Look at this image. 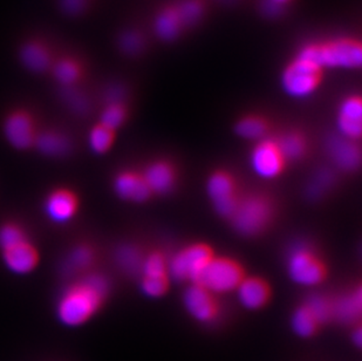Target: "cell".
Masks as SVG:
<instances>
[{
  "instance_id": "6da1fadb",
  "label": "cell",
  "mask_w": 362,
  "mask_h": 361,
  "mask_svg": "<svg viewBox=\"0 0 362 361\" xmlns=\"http://www.w3.org/2000/svg\"><path fill=\"white\" fill-rule=\"evenodd\" d=\"M110 292V280L106 277L98 273L86 276L62 293L57 305L59 321L69 327L88 323L106 304Z\"/></svg>"
},
{
  "instance_id": "7a4b0ae2",
  "label": "cell",
  "mask_w": 362,
  "mask_h": 361,
  "mask_svg": "<svg viewBox=\"0 0 362 361\" xmlns=\"http://www.w3.org/2000/svg\"><path fill=\"white\" fill-rule=\"evenodd\" d=\"M277 215V201L267 191H243L228 222L233 231L244 239H258L269 231Z\"/></svg>"
},
{
  "instance_id": "3957f363",
  "label": "cell",
  "mask_w": 362,
  "mask_h": 361,
  "mask_svg": "<svg viewBox=\"0 0 362 361\" xmlns=\"http://www.w3.org/2000/svg\"><path fill=\"white\" fill-rule=\"evenodd\" d=\"M286 273L296 285L317 287L329 277V265L318 248L310 243H298L287 253Z\"/></svg>"
},
{
  "instance_id": "277c9868",
  "label": "cell",
  "mask_w": 362,
  "mask_h": 361,
  "mask_svg": "<svg viewBox=\"0 0 362 361\" xmlns=\"http://www.w3.org/2000/svg\"><path fill=\"white\" fill-rule=\"evenodd\" d=\"M324 69H359L362 62L361 42L353 38L308 44L298 53Z\"/></svg>"
},
{
  "instance_id": "5b68a950",
  "label": "cell",
  "mask_w": 362,
  "mask_h": 361,
  "mask_svg": "<svg viewBox=\"0 0 362 361\" xmlns=\"http://www.w3.org/2000/svg\"><path fill=\"white\" fill-rule=\"evenodd\" d=\"M217 255L211 244L197 241L183 246L169 258V275L178 283H196L211 259Z\"/></svg>"
},
{
  "instance_id": "8992f818",
  "label": "cell",
  "mask_w": 362,
  "mask_h": 361,
  "mask_svg": "<svg viewBox=\"0 0 362 361\" xmlns=\"http://www.w3.org/2000/svg\"><path fill=\"white\" fill-rule=\"evenodd\" d=\"M249 273L240 259L231 256L216 255L196 282L217 296L236 292Z\"/></svg>"
},
{
  "instance_id": "52a82bcc",
  "label": "cell",
  "mask_w": 362,
  "mask_h": 361,
  "mask_svg": "<svg viewBox=\"0 0 362 361\" xmlns=\"http://www.w3.org/2000/svg\"><path fill=\"white\" fill-rule=\"evenodd\" d=\"M205 190L216 214L228 221L243 194L236 175L226 168L214 169L206 178Z\"/></svg>"
},
{
  "instance_id": "ba28073f",
  "label": "cell",
  "mask_w": 362,
  "mask_h": 361,
  "mask_svg": "<svg viewBox=\"0 0 362 361\" xmlns=\"http://www.w3.org/2000/svg\"><path fill=\"white\" fill-rule=\"evenodd\" d=\"M182 304L189 318L205 328H214L222 321L223 306L219 296L201 284L192 283L185 287Z\"/></svg>"
},
{
  "instance_id": "9c48e42d",
  "label": "cell",
  "mask_w": 362,
  "mask_h": 361,
  "mask_svg": "<svg viewBox=\"0 0 362 361\" xmlns=\"http://www.w3.org/2000/svg\"><path fill=\"white\" fill-rule=\"evenodd\" d=\"M324 69L315 62L297 55L287 65L281 75L284 91L296 99H304L312 96L322 84Z\"/></svg>"
},
{
  "instance_id": "30bf717a",
  "label": "cell",
  "mask_w": 362,
  "mask_h": 361,
  "mask_svg": "<svg viewBox=\"0 0 362 361\" xmlns=\"http://www.w3.org/2000/svg\"><path fill=\"white\" fill-rule=\"evenodd\" d=\"M249 161L253 173L258 178L269 180L281 178L290 166L274 135L253 144Z\"/></svg>"
},
{
  "instance_id": "8fae6325",
  "label": "cell",
  "mask_w": 362,
  "mask_h": 361,
  "mask_svg": "<svg viewBox=\"0 0 362 361\" xmlns=\"http://www.w3.org/2000/svg\"><path fill=\"white\" fill-rule=\"evenodd\" d=\"M235 293L240 305L252 312L267 309L274 294L272 284L259 275H247Z\"/></svg>"
},
{
  "instance_id": "7c38bea8",
  "label": "cell",
  "mask_w": 362,
  "mask_h": 361,
  "mask_svg": "<svg viewBox=\"0 0 362 361\" xmlns=\"http://www.w3.org/2000/svg\"><path fill=\"white\" fill-rule=\"evenodd\" d=\"M154 196H167L177 187L180 171L176 164L165 157L151 161L142 169Z\"/></svg>"
},
{
  "instance_id": "4fadbf2b",
  "label": "cell",
  "mask_w": 362,
  "mask_h": 361,
  "mask_svg": "<svg viewBox=\"0 0 362 361\" xmlns=\"http://www.w3.org/2000/svg\"><path fill=\"white\" fill-rule=\"evenodd\" d=\"M113 189L122 201L142 205L154 197L142 171L124 169L117 173L113 180Z\"/></svg>"
},
{
  "instance_id": "5bb4252c",
  "label": "cell",
  "mask_w": 362,
  "mask_h": 361,
  "mask_svg": "<svg viewBox=\"0 0 362 361\" xmlns=\"http://www.w3.org/2000/svg\"><path fill=\"white\" fill-rule=\"evenodd\" d=\"M362 289L358 284L338 296H333V324L352 328L361 324Z\"/></svg>"
},
{
  "instance_id": "9a60e30c",
  "label": "cell",
  "mask_w": 362,
  "mask_h": 361,
  "mask_svg": "<svg viewBox=\"0 0 362 361\" xmlns=\"http://www.w3.org/2000/svg\"><path fill=\"white\" fill-rule=\"evenodd\" d=\"M326 149L332 162L341 171L354 173L361 166V146L359 141L349 140L338 134L328 139Z\"/></svg>"
},
{
  "instance_id": "2e32d148",
  "label": "cell",
  "mask_w": 362,
  "mask_h": 361,
  "mask_svg": "<svg viewBox=\"0 0 362 361\" xmlns=\"http://www.w3.org/2000/svg\"><path fill=\"white\" fill-rule=\"evenodd\" d=\"M1 255L7 269L17 275H28L38 265V250L28 237L1 249Z\"/></svg>"
},
{
  "instance_id": "e0dca14e",
  "label": "cell",
  "mask_w": 362,
  "mask_h": 361,
  "mask_svg": "<svg viewBox=\"0 0 362 361\" xmlns=\"http://www.w3.org/2000/svg\"><path fill=\"white\" fill-rule=\"evenodd\" d=\"M339 135L349 140L359 141L362 135V99L349 96L342 100L337 116Z\"/></svg>"
},
{
  "instance_id": "ac0fdd59",
  "label": "cell",
  "mask_w": 362,
  "mask_h": 361,
  "mask_svg": "<svg viewBox=\"0 0 362 361\" xmlns=\"http://www.w3.org/2000/svg\"><path fill=\"white\" fill-rule=\"evenodd\" d=\"M4 132L7 141L17 149H28L35 146L37 137L35 125L31 116L26 113L16 112L7 116L4 125Z\"/></svg>"
},
{
  "instance_id": "d6986e66",
  "label": "cell",
  "mask_w": 362,
  "mask_h": 361,
  "mask_svg": "<svg viewBox=\"0 0 362 361\" xmlns=\"http://www.w3.org/2000/svg\"><path fill=\"white\" fill-rule=\"evenodd\" d=\"M79 209V200L69 189H57L48 195L45 202V212L52 221L66 223L71 221Z\"/></svg>"
},
{
  "instance_id": "ffe728a7",
  "label": "cell",
  "mask_w": 362,
  "mask_h": 361,
  "mask_svg": "<svg viewBox=\"0 0 362 361\" xmlns=\"http://www.w3.org/2000/svg\"><path fill=\"white\" fill-rule=\"evenodd\" d=\"M291 331L303 340H311L318 337L326 328L318 316L304 302L298 304L290 318Z\"/></svg>"
},
{
  "instance_id": "44dd1931",
  "label": "cell",
  "mask_w": 362,
  "mask_h": 361,
  "mask_svg": "<svg viewBox=\"0 0 362 361\" xmlns=\"http://www.w3.org/2000/svg\"><path fill=\"white\" fill-rule=\"evenodd\" d=\"M233 130L240 139L256 144L272 135V122L269 118L260 114H246L237 120Z\"/></svg>"
},
{
  "instance_id": "7402d4cb",
  "label": "cell",
  "mask_w": 362,
  "mask_h": 361,
  "mask_svg": "<svg viewBox=\"0 0 362 361\" xmlns=\"http://www.w3.org/2000/svg\"><path fill=\"white\" fill-rule=\"evenodd\" d=\"M274 137L288 164L300 162L306 159L310 153V141L306 134L303 133L301 130H285L283 133L274 135Z\"/></svg>"
},
{
  "instance_id": "603a6c76",
  "label": "cell",
  "mask_w": 362,
  "mask_h": 361,
  "mask_svg": "<svg viewBox=\"0 0 362 361\" xmlns=\"http://www.w3.org/2000/svg\"><path fill=\"white\" fill-rule=\"evenodd\" d=\"M185 28L176 5L164 7L155 21V31L162 40H175Z\"/></svg>"
},
{
  "instance_id": "cb8c5ba5",
  "label": "cell",
  "mask_w": 362,
  "mask_h": 361,
  "mask_svg": "<svg viewBox=\"0 0 362 361\" xmlns=\"http://www.w3.org/2000/svg\"><path fill=\"white\" fill-rule=\"evenodd\" d=\"M21 62L32 72L42 73L51 66V55L42 45L28 42L21 48Z\"/></svg>"
},
{
  "instance_id": "d4e9b609",
  "label": "cell",
  "mask_w": 362,
  "mask_h": 361,
  "mask_svg": "<svg viewBox=\"0 0 362 361\" xmlns=\"http://www.w3.org/2000/svg\"><path fill=\"white\" fill-rule=\"evenodd\" d=\"M35 146L47 156H62L71 149V142L65 135L57 132H45L35 137Z\"/></svg>"
},
{
  "instance_id": "484cf974",
  "label": "cell",
  "mask_w": 362,
  "mask_h": 361,
  "mask_svg": "<svg viewBox=\"0 0 362 361\" xmlns=\"http://www.w3.org/2000/svg\"><path fill=\"white\" fill-rule=\"evenodd\" d=\"M170 276L169 275H158V276H141L140 287L144 296L151 299H160L167 296L171 287Z\"/></svg>"
},
{
  "instance_id": "4316f807",
  "label": "cell",
  "mask_w": 362,
  "mask_h": 361,
  "mask_svg": "<svg viewBox=\"0 0 362 361\" xmlns=\"http://www.w3.org/2000/svg\"><path fill=\"white\" fill-rule=\"evenodd\" d=\"M115 139H117L115 130L99 123L93 127L89 133V146L94 153L103 155L112 149Z\"/></svg>"
},
{
  "instance_id": "83f0119b",
  "label": "cell",
  "mask_w": 362,
  "mask_h": 361,
  "mask_svg": "<svg viewBox=\"0 0 362 361\" xmlns=\"http://www.w3.org/2000/svg\"><path fill=\"white\" fill-rule=\"evenodd\" d=\"M169 258L170 256L167 255L162 250L155 249L146 253L140 277L169 275Z\"/></svg>"
},
{
  "instance_id": "f1b7e54d",
  "label": "cell",
  "mask_w": 362,
  "mask_h": 361,
  "mask_svg": "<svg viewBox=\"0 0 362 361\" xmlns=\"http://www.w3.org/2000/svg\"><path fill=\"white\" fill-rule=\"evenodd\" d=\"M95 259L94 250L88 246H80L73 250L66 260L65 268L69 273H80L93 265Z\"/></svg>"
},
{
  "instance_id": "f546056e",
  "label": "cell",
  "mask_w": 362,
  "mask_h": 361,
  "mask_svg": "<svg viewBox=\"0 0 362 361\" xmlns=\"http://www.w3.org/2000/svg\"><path fill=\"white\" fill-rule=\"evenodd\" d=\"M127 118H128L127 107L120 101H113L103 109L100 123L117 132L123 123L126 122Z\"/></svg>"
},
{
  "instance_id": "4dcf8cb0",
  "label": "cell",
  "mask_w": 362,
  "mask_h": 361,
  "mask_svg": "<svg viewBox=\"0 0 362 361\" xmlns=\"http://www.w3.org/2000/svg\"><path fill=\"white\" fill-rule=\"evenodd\" d=\"M146 253H142L136 246H124V248H121L120 251L117 253V260L123 269L128 273L141 275L142 263H144Z\"/></svg>"
},
{
  "instance_id": "1f68e13d",
  "label": "cell",
  "mask_w": 362,
  "mask_h": 361,
  "mask_svg": "<svg viewBox=\"0 0 362 361\" xmlns=\"http://www.w3.org/2000/svg\"><path fill=\"white\" fill-rule=\"evenodd\" d=\"M185 28L192 26L201 19L204 13L203 0H183L176 5Z\"/></svg>"
},
{
  "instance_id": "d6a6232c",
  "label": "cell",
  "mask_w": 362,
  "mask_h": 361,
  "mask_svg": "<svg viewBox=\"0 0 362 361\" xmlns=\"http://www.w3.org/2000/svg\"><path fill=\"white\" fill-rule=\"evenodd\" d=\"M54 76L62 85L72 86L79 79V66L71 60H62L55 65Z\"/></svg>"
},
{
  "instance_id": "836d02e7",
  "label": "cell",
  "mask_w": 362,
  "mask_h": 361,
  "mask_svg": "<svg viewBox=\"0 0 362 361\" xmlns=\"http://www.w3.org/2000/svg\"><path fill=\"white\" fill-rule=\"evenodd\" d=\"M120 47L128 55H136L144 47V39L136 32H127L120 38Z\"/></svg>"
},
{
  "instance_id": "e575fe53",
  "label": "cell",
  "mask_w": 362,
  "mask_h": 361,
  "mask_svg": "<svg viewBox=\"0 0 362 361\" xmlns=\"http://www.w3.org/2000/svg\"><path fill=\"white\" fill-rule=\"evenodd\" d=\"M60 5L65 13L76 16L85 11L87 0H60Z\"/></svg>"
},
{
  "instance_id": "d590c367",
  "label": "cell",
  "mask_w": 362,
  "mask_h": 361,
  "mask_svg": "<svg viewBox=\"0 0 362 361\" xmlns=\"http://www.w3.org/2000/svg\"><path fill=\"white\" fill-rule=\"evenodd\" d=\"M349 337L353 345L356 346L358 350H360L362 346V326L361 324L356 325L352 328H349Z\"/></svg>"
},
{
  "instance_id": "8d00e7d4",
  "label": "cell",
  "mask_w": 362,
  "mask_h": 361,
  "mask_svg": "<svg viewBox=\"0 0 362 361\" xmlns=\"http://www.w3.org/2000/svg\"><path fill=\"white\" fill-rule=\"evenodd\" d=\"M272 3L277 4L279 6L283 7L284 5H286V4L291 3L292 0H270Z\"/></svg>"
}]
</instances>
